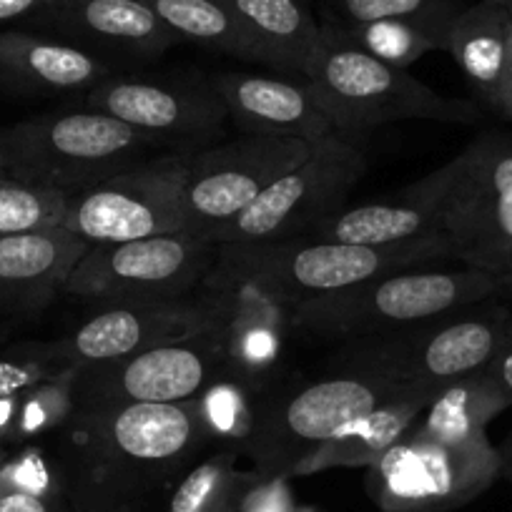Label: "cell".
I'll return each instance as SVG.
<instances>
[{"label":"cell","instance_id":"23","mask_svg":"<svg viewBox=\"0 0 512 512\" xmlns=\"http://www.w3.org/2000/svg\"><path fill=\"white\" fill-rule=\"evenodd\" d=\"M512 13L490 3L465 6L452 21L445 51L467 78L472 91L495 111L510 53Z\"/></svg>","mask_w":512,"mask_h":512},{"label":"cell","instance_id":"7","mask_svg":"<svg viewBox=\"0 0 512 512\" xmlns=\"http://www.w3.org/2000/svg\"><path fill=\"white\" fill-rule=\"evenodd\" d=\"M159 146L101 111L43 113L0 128V166L8 179L78 194Z\"/></svg>","mask_w":512,"mask_h":512},{"label":"cell","instance_id":"22","mask_svg":"<svg viewBox=\"0 0 512 512\" xmlns=\"http://www.w3.org/2000/svg\"><path fill=\"white\" fill-rule=\"evenodd\" d=\"M432 392L407 390L395 400L384 402L362 420L349 422L312 457L294 467L292 477H307L334 467H369L402 440L427 410Z\"/></svg>","mask_w":512,"mask_h":512},{"label":"cell","instance_id":"26","mask_svg":"<svg viewBox=\"0 0 512 512\" xmlns=\"http://www.w3.org/2000/svg\"><path fill=\"white\" fill-rule=\"evenodd\" d=\"M179 41L267 66L264 51L226 0H144Z\"/></svg>","mask_w":512,"mask_h":512},{"label":"cell","instance_id":"19","mask_svg":"<svg viewBox=\"0 0 512 512\" xmlns=\"http://www.w3.org/2000/svg\"><path fill=\"white\" fill-rule=\"evenodd\" d=\"M88 241L63 226L0 236V307L33 314L63 294Z\"/></svg>","mask_w":512,"mask_h":512},{"label":"cell","instance_id":"15","mask_svg":"<svg viewBox=\"0 0 512 512\" xmlns=\"http://www.w3.org/2000/svg\"><path fill=\"white\" fill-rule=\"evenodd\" d=\"M221 327V299L216 302H121L103 304L78 329L56 342L38 344L33 354L56 377L88 364L141 354L161 344L184 342Z\"/></svg>","mask_w":512,"mask_h":512},{"label":"cell","instance_id":"17","mask_svg":"<svg viewBox=\"0 0 512 512\" xmlns=\"http://www.w3.org/2000/svg\"><path fill=\"white\" fill-rule=\"evenodd\" d=\"M38 23L101 61H151L181 43L144 0H56Z\"/></svg>","mask_w":512,"mask_h":512},{"label":"cell","instance_id":"25","mask_svg":"<svg viewBox=\"0 0 512 512\" xmlns=\"http://www.w3.org/2000/svg\"><path fill=\"white\" fill-rule=\"evenodd\" d=\"M264 51L269 68L304 76L322 21L307 0H226Z\"/></svg>","mask_w":512,"mask_h":512},{"label":"cell","instance_id":"29","mask_svg":"<svg viewBox=\"0 0 512 512\" xmlns=\"http://www.w3.org/2000/svg\"><path fill=\"white\" fill-rule=\"evenodd\" d=\"M241 480L231 452L211 455L181 477L169 500V512H229Z\"/></svg>","mask_w":512,"mask_h":512},{"label":"cell","instance_id":"18","mask_svg":"<svg viewBox=\"0 0 512 512\" xmlns=\"http://www.w3.org/2000/svg\"><path fill=\"white\" fill-rule=\"evenodd\" d=\"M209 81L229 121L244 136H287L312 146L337 136V128L304 81L236 71L219 73Z\"/></svg>","mask_w":512,"mask_h":512},{"label":"cell","instance_id":"12","mask_svg":"<svg viewBox=\"0 0 512 512\" xmlns=\"http://www.w3.org/2000/svg\"><path fill=\"white\" fill-rule=\"evenodd\" d=\"M367 171L357 141L332 136L312 149L299 166L279 176L249 209L211 234L214 244H256L312 236L344 209L349 191Z\"/></svg>","mask_w":512,"mask_h":512},{"label":"cell","instance_id":"40","mask_svg":"<svg viewBox=\"0 0 512 512\" xmlns=\"http://www.w3.org/2000/svg\"><path fill=\"white\" fill-rule=\"evenodd\" d=\"M6 179H8V174L3 171V166H0V181H6Z\"/></svg>","mask_w":512,"mask_h":512},{"label":"cell","instance_id":"32","mask_svg":"<svg viewBox=\"0 0 512 512\" xmlns=\"http://www.w3.org/2000/svg\"><path fill=\"white\" fill-rule=\"evenodd\" d=\"M56 0H0V23L38 21Z\"/></svg>","mask_w":512,"mask_h":512},{"label":"cell","instance_id":"10","mask_svg":"<svg viewBox=\"0 0 512 512\" xmlns=\"http://www.w3.org/2000/svg\"><path fill=\"white\" fill-rule=\"evenodd\" d=\"M500 477L490 437L442 442L415 425L367 467V495L382 512H450L477 500Z\"/></svg>","mask_w":512,"mask_h":512},{"label":"cell","instance_id":"13","mask_svg":"<svg viewBox=\"0 0 512 512\" xmlns=\"http://www.w3.org/2000/svg\"><path fill=\"white\" fill-rule=\"evenodd\" d=\"M186 156L139 161L71 196L63 229L88 244L186 231Z\"/></svg>","mask_w":512,"mask_h":512},{"label":"cell","instance_id":"11","mask_svg":"<svg viewBox=\"0 0 512 512\" xmlns=\"http://www.w3.org/2000/svg\"><path fill=\"white\" fill-rule=\"evenodd\" d=\"M219 244L191 231L123 244H91L63 294L96 304L176 302L209 282Z\"/></svg>","mask_w":512,"mask_h":512},{"label":"cell","instance_id":"9","mask_svg":"<svg viewBox=\"0 0 512 512\" xmlns=\"http://www.w3.org/2000/svg\"><path fill=\"white\" fill-rule=\"evenodd\" d=\"M71 410L111 405H181L204 400L231 377L221 327L141 354L61 374Z\"/></svg>","mask_w":512,"mask_h":512},{"label":"cell","instance_id":"14","mask_svg":"<svg viewBox=\"0 0 512 512\" xmlns=\"http://www.w3.org/2000/svg\"><path fill=\"white\" fill-rule=\"evenodd\" d=\"M312 149L287 136H241L186 156V231L211 239Z\"/></svg>","mask_w":512,"mask_h":512},{"label":"cell","instance_id":"20","mask_svg":"<svg viewBox=\"0 0 512 512\" xmlns=\"http://www.w3.org/2000/svg\"><path fill=\"white\" fill-rule=\"evenodd\" d=\"M450 179V161L425 179L402 189L395 199L342 209L324 221L312 239L357 246H392L440 234V201Z\"/></svg>","mask_w":512,"mask_h":512},{"label":"cell","instance_id":"3","mask_svg":"<svg viewBox=\"0 0 512 512\" xmlns=\"http://www.w3.org/2000/svg\"><path fill=\"white\" fill-rule=\"evenodd\" d=\"M302 81L337 134L349 141L397 121L475 123L480 118L475 103L432 91L407 68L390 66L364 51L332 23L319 26Z\"/></svg>","mask_w":512,"mask_h":512},{"label":"cell","instance_id":"37","mask_svg":"<svg viewBox=\"0 0 512 512\" xmlns=\"http://www.w3.org/2000/svg\"><path fill=\"white\" fill-rule=\"evenodd\" d=\"M13 397H0V430L11 425V420L16 417L13 415V410H16V400Z\"/></svg>","mask_w":512,"mask_h":512},{"label":"cell","instance_id":"34","mask_svg":"<svg viewBox=\"0 0 512 512\" xmlns=\"http://www.w3.org/2000/svg\"><path fill=\"white\" fill-rule=\"evenodd\" d=\"M0 512H53V507L48 497L16 490L0 495Z\"/></svg>","mask_w":512,"mask_h":512},{"label":"cell","instance_id":"4","mask_svg":"<svg viewBox=\"0 0 512 512\" xmlns=\"http://www.w3.org/2000/svg\"><path fill=\"white\" fill-rule=\"evenodd\" d=\"M500 294H510V284L480 269L432 272L417 267L309 299L287 309L284 317L297 332L314 339L357 342L492 302Z\"/></svg>","mask_w":512,"mask_h":512},{"label":"cell","instance_id":"39","mask_svg":"<svg viewBox=\"0 0 512 512\" xmlns=\"http://www.w3.org/2000/svg\"><path fill=\"white\" fill-rule=\"evenodd\" d=\"M500 116H502V118H507V121H512V103H510V106H505V108H502V113H500Z\"/></svg>","mask_w":512,"mask_h":512},{"label":"cell","instance_id":"16","mask_svg":"<svg viewBox=\"0 0 512 512\" xmlns=\"http://www.w3.org/2000/svg\"><path fill=\"white\" fill-rule=\"evenodd\" d=\"M83 108L136 128L156 144L206 149L224 131L229 113L211 81L108 76L83 96Z\"/></svg>","mask_w":512,"mask_h":512},{"label":"cell","instance_id":"38","mask_svg":"<svg viewBox=\"0 0 512 512\" xmlns=\"http://www.w3.org/2000/svg\"><path fill=\"white\" fill-rule=\"evenodd\" d=\"M475 3H490V6L505 8L507 13H512V0H475Z\"/></svg>","mask_w":512,"mask_h":512},{"label":"cell","instance_id":"36","mask_svg":"<svg viewBox=\"0 0 512 512\" xmlns=\"http://www.w3.org/2000/svg\"><path fill=\"white\" fill-rule=\"evenodd\" d=\"M497 455H500V477H505L512 485V430L505 437V442L497 447Z\"/></svg>","mask_w":512,"mask_h":512},{"label":"cell","instance_id":"6","mask_svg":"<svg viewBox=\"0 0 512 512\" xmlns=\"http://www.w3.org/2000/svg\"><path fill=\"white\" fill-rule=\"evenodd\" d=\"M407 390L415 387L364 374H334L274 392L254 407L241 435L254 477L262 482L287 480L299 462L312 457L349 422L362 420Z\"/></svg>","mask_w":512,"mask_h":512},{"label":"cell","instance_id":"2","mask_svg":"<svg viewBox=\"0 0 512 512\" xmlns=\"http://www.w3.org/2000/svg\"><path fill=\"white\" fill-rule=\"evenodd\" d=\"M452 259L445 236L392 246H357L297 236L287 241L219 244L209 284L219 292H244L277 309L327 297L382 274Z\"/></svg>","mask_w":512,"mask_h":512},{"label":"cell","instance_id":"41","mask_svg":"<svg viewBox=\"0 0 512 512\" xmlns=\"http://www.w3.org/2000/svg\"><path fill=\"white\" fill-rule=\"evenodd\" d=\"M510 292H512V264H510Z\"/></svg>","mask_w":512,"mask_h":512},{"label":"cell","instance_id":"27","mask_svg":"<svg viewBox=\"0 0 512 512\" xmlns=\"http://www.w3.org/2000/svg\"><path fill=\"white\" fill-rule=\"evenodd\" d=\"M462 8V0H327V18L322 23L339 28L382 21L407 23L430 36L437 48L445 51L447 33Z\"/></svg>","mask_w":512,"mask_h":512},{"label":"cell","instance_id":"8","mask_svg":"<svg viewBox=\"0 0 512 512\" xmlns=\"http://www.w3.org/2000/svg\"><path fill=\"white\" fill-rule=\"evenodd\" d=\"M440 234L450 244L452 259L510 284V131H485L450 159V179L440 201Z\"/></svg>","mask_w":512,"mask_h":512},{"label":"cell","instance_id":"33","mask_svg":"<svg viewBox=\"0 0 512 512\" xmlns=\"http://www.w3.org/2000/svg\"><path fill=\"white\" fill-rule=\"evenodd\" d=\"M487 369L495 374L497 382H500L512 397V317L510 322H507L505 332H502L500 347H497L495 357H492V362L487 364Z\"/></svg>","mask_w":512,"mask_h":512},{"label":"cell","instance_id":"28","mask_svg":"<svg viewBox=\"0 0 512 512\" xmlns=\"http://www.w3.org/2000/svg\"><path fill=\"white\" fill-rule=\"evenodd\" d=\"M71 194L28 181H0V236L63 226Z\"/></svg>","mask_w":512,"mask_h":512},{"label":"cell","instance_id":"1","mask_svg":"<svg viewBox=\"0 0 512 512\" xmlns=\"http://www.w3.org/2000/svg\"><path fill=\"white\" fill-rule=\"evenodd\" d=\"M214 425L206 400L71 410L63 420V492L71 512H151L189 472Z\"/></svg>","mask_w":512,"mask_h":512},{"label":"cell","instance_id":"35","mask_svg":"<svg viewBox=\"0 0 512 512\" xmlns=\"http://www.w3.org/2000/svg\"><path fill=\"white\" fill-rule=\"evenodd\" d=\"M512 103V36H510V53H507V66H505V76H502V88H500V98H497L495 113L500 116L502 108L510 106Z\"/></svg>","mask_w":512,"mask_h":512},{"label":"cell","instance_id":"30","mask_svg":"<svg viewBox=\"0 0 512 512\" xmlns=\"http://www.w3.org/2000/svg\"><path fill=\"white\" fill-rule=\"evenodd\" d=\"M339 28V26H337ZM354 43L377 56L379 61L390 63V66L407 68L415 61H420L425 53L440 51L437 43L415 26L395 21H382V23H367V26H354L342 28Z\"/></svg>","mask_w":512,"mask_h":512},{"label":"cell","instance_id":"31","mask_svg":"<svg viewBox=\"0 0 512 512\" xmlns=\"http://www.w3.org/2000/svg\"><path fill=\"white\" fill-rule=\"evenodd\" d=\"M41 379H56V372L36 354L31 357H0V397L31 390Z\"/></svg>","mask_w":512,"mask_h":512},{"label":"cell","instance_id":"5","mask_svg":"<svg viewBox=\"0 0 512 512\" xmlns=\"http://www.w3.org/2000/svg\"><path fill=\"white\" fill-rule=\"evenodd\" d=\"M512 312L482 302L397 332L349 342L334 354L337 374H364L435 395L440 387L485 369Z\"/></svg>","mask_w":512,"mask_h":512},{"label":"cell","instance_id":"24","mask_svg":"<svg viewBox=\"0 0 512 512\" xmlns=\"http://www.w3.org/2000/svg\"><path fill=\"white\" fill-rule=\"evenodd\" d=\"M510 407V392L485 367L440 387L415 427L442 442H480L487 440V425Z\"/></svg>","mask_w":512,"mask_h":512},{"label":"cell","instance_id":"21","mask_svg":"<svg viewBox=\"0 0 512 512\" xmlns=\"http://www.w3.org/2000/svg\"><path fill=\"white\" fill-rule=\"evenodd\" d=\"M0 76L36 96H86L113 76L111 63L68 41L23 31H0Z\"/></svg>","mask_w":512,"mask_h":512}]
</instances>
